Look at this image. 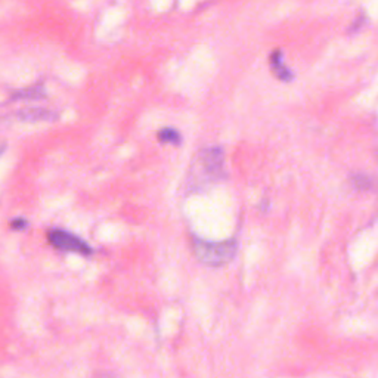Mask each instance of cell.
<instances>
[{
	"label": "cell",
	"instance_id": "obj_4",
	"mask_svg": "<svg viewBox=\"0 0 378 378\" xmlns=\"http://www.w3.org/2000/svg\"><path fill=\"white\" fill-rule=\"evenodd\" d=\"M20 120H25V122H44V120H56L58 114L52 110H46L42 107H32L24 108L17 113Z\"/></svg>",
	"mask_w": 378,
	"mask_h": 378
},
{
	"label": "cell",
	"instance_id": "obj_1",
	"mask_svg": "<svg viewBox=\"0 0 378 378\" xmlns=\"http://www.w3.org/2000/svg\"><path fill=\"white\" fill-rule=\"evenodd\" d=\"M194 256L207 266H225L228 265L237 254L238 244L235 239L210 241L195 238L192 243Z\"/></svg>",
	"mask_w": 378,
	"mask_h": 378
},
{
	"label": "cell",
	"instance_id": "obj_10",
	"mask_svg": "<svg viewBox=\"0 0 378 378\" xmlns=\"http://www.w3.org/2000/svg\"><path fill=\"white\" fill-rule=\"evenodd\" d=\"M5 149H6V145L5 144H0V157H2V154L5 153Z\"/></svg>",
	"mask_w": 378,
	"mask_h": 378
},
{
	"label": "cell",
	"instance_id": "obj_8",
	"mask_svg": "<svg viewBox=\"0 0 378 378\" xmlns=\"http://www.w3.org/2000/svg\"><path fill=\"white\" fill-rule=\"evenodd\" d=\"M353 185L358 189H367L371 187V179L365 175H358L353 177Z\"/></svg>",
	"mask_w": 378,
	"mask_h": 378
},
{
	"label": "cell",
	"instance_id": "obj_2",
	"mask_svg": "<svg viewBox=\"0 0 378 378\" xmlns=\"http://www.w3.org/2000/svg\"><path fill=\"white\" fill-rule=\"evenodd\" d=\"M49 244L59 251L64 253H77L83 256L92 254V247H90L84 239L74 235L65 229H52L48 232Z\"/></svg>",
	"mask_w": 378,
	"mask_h": 378
},
{
	"label": "cell",
	"instance_id": "obj_9",
	"mask_svg": "<svg viewBox=\"0 0 378 378\" xmlns=\"http://www.w3.org/2000/svg\"><path fill=\"white\" fill-rule=\"evenodd\" d=\"M27 220L25 219H23V218H17V219H13L12 220V223H11V226H12V228L15 229V231H23V229H25L27 228Z\"/></svg>",
	"mask_w": 378,
	"mask_h": 378
},
{
	"label": "cell",
	"instance_id": "obj_7",
	"mask_svg": "<svg viewBox=\"0 0 378 378\" xmlns=\"http://www.w3.org/2000/svg\"><path fill=\"white\" fill-rule=\"evenodd\" d=\"M158 141L163 144H172V145H179L182 142V136L172 127H164L158 132Z\"/></svg>",
	"mask_w": 378,
	"mask_h": 378
},
{
	"label": "cell",
	"instance_id": "obj_3",
	"mask_svg": "<svg viewBox=\"0 0 378 378\" xmlns=\"http://www.w3.org/2000/svg\"><path fill=\"white\" fill-rule=\"evenodd\" d=\"M203 170L213 177H219L223 173V151L219 146L207 148L200 156Z\"/></svg>",
	"mask_w": 378,
	"mask_h": 378
},
{
	"label": "cell",
	"instance_id": "obj_5",
	"mask_svg": "<svg viewBox=\"0 0 378 378\" xmlns=\"http://www.w3.org/2000/svg\"><path fill=\"white\" fill-rule=\"evenodd\" d=\"M13 101H33V99H43L46 98V90L42 83L27 86L20 90H15L11 96Z\"/></svg>",
	"mask_w": 378,
	"mask_h": 378
},
{
	"label": "cell",
	"instance_id": "obj_6",
	"mask_svg": "<svg viewBox=\"0 0 378 378\" xmlns=\"http://www.w3.org/2000/svg\"><path fill=\"white\" fill-rule=\"evenodd\" d=\"M270 68L277 74V77L279 80L289 82L291 79V71L284 65V59H282V53L279 51L274 52V55L270 56Z\"/></svg>",
	"mask_w": 378,
	"mask_h": 378
}]
</instances>
